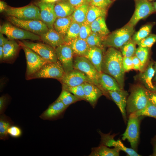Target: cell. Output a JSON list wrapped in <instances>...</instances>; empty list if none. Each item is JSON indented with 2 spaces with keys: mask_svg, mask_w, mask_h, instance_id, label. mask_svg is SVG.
Masks as SVG:
<instances>
[{
  "mask_svg": "<svg viewBox=\"0 0 156 156\" xmlns=\"http://www.w3.org/2000/svg\"><path fill=\"white\" fill-rule=\"evenodd\" d=\"M7 19L13 25L40 36L49 29L47 25L40 20H21L9 16Z\"/></svg>",
  "mask_w": 156,
  "mask_h": 156,
  "instance_id": "cell-9",
  "label": "cell"
},
{
  "mask_svg": "<svg viewBox=\"0 0 156 156\" xmlns=\"http://www.w3.org/2000/svg\"><path fill=\"white\" fill-rule=\"evenodd\" d=\"M132 58L133 65V69L138 70L141 72L144 70L145 66L142 63L140 60L135 55Z\"/></svg>",
  "mask_w": 156,
  "mask_h": 156,
  "instance_id": "cell-47",
  "label": "cell"
},
{
  "mask_svg": "<svg viewBox=\"0 0 156 156\" xmlns=\"http://www.w3.org/2000/svg\"><path fill=\"white\" fill-rule=\"evenodd\" d=\"M101 136V140L100 144L109 147L113 146L116 147L117 144V141L114 140V137L116 134H110L111 132L108 133H104L99 130L98 131Z\"/></svg>",
  "mask_w": 156,
  "mask_h": 156,
  "instance_id": "cell-37",
  "label": "cell"
},
{
  "mask_svg": "<svg viewBox=\"0 0 156 156\" xmlns=\"http://www.w3.org/2000/svg\"><path fill=\"white\" fill-rule=\"evenodd\" d=\"M153 5L154 7L155 10L156 11V1L154 2L153 3Z\"/></svg>",
  "mask_w": 156,
  "mask_h": 156,
  "instance_id": "cell-57",
  "label": "cell"
},
{
  "mask_svg": "<svg viewBox=\"0 0 156 156\" xmlns=\"http://www.w3.org/2000/svg\"><path fill=\"white\" fill-rule=\"evenodd\" d=\"M3 34L0 33V46H3L8 41V40L5 37Z\"/></svg>",
  "mask_w": 156,
  "mask_h": 156,
  "instance_id": "cell-51",
  "label": "cell"
},
{
  "mask_svg": "<svg viewBox=\"0 0 156 156\" xmlns=\"http://www.w3.org/2000/svg\"><path fill=\"white\" fill-rule=\"evenodd\" d=\"M154 64L153 62H150L146 69L139 74L138 77L146 89L152 91H156V89L152 81L155 75Z\"/></svg>",
  "mask_w": 156,
  "mask_h": 156,
  "instance_id": "cell-20",
  "label": "cell"
},
{
  "mask_svg": "<svg viewBox=\"0 0 156 156\" xmlns=\"http://www.w3.org/2000/svg\"><path fill=\"white\" fill-rule=\"evenodd\" d=\"M74 69L84 74L95 85L99 87L98 80L100 73L86 58L83 56H76L73 59Z\"/></svg>",
  "mask_w": 156,
  "mask_h": 156,
  "instance_id": "cell-10",
  "label": "cell"
},
{
  "mask_svg": "<svg viewBox=\"0 0 156 156\" xmlns=\"http://www.w3.org/2000/svg\"><path fill=\"white\" fill-rule=\"evenodd\" d=\"M149 1H154V0H148Z\"/></svg>",
  "mask_w": 156,
  "mask_h": 156,
  "instance_id": "cell-60",
  "label": "cell"
},
{
  "mask_svg": "<svg viewBox=\"0 0 156 156\" xmlns=\"http://www.w3.org/2000/svg\"><path fill=\"white\" fill-rule=\"evenodd\" d=\"M92 32L90 25L86 22L82 23L80 28L78 38L86 40Z\"/></svg>",
  "mask_w": 156,
  "mask_h": 156,
  "instance_id": "cell-42",
  "label": "cell"
},
{
  "mask_svg": "<svg viewBox=\"0 0 156 156\" xmlns=\"http://www.w3.org/2000/svg\"></svg>",
  "mask_w": 156,
  "mask_h": 156,
  "instance_id": "cell-61",
  "label": "cell"
},
{
  "mask_svg": "<svg viewBox=\"0 0 156 156\" xmlns=\"http://www.w3.org/2000/svg\"><path fill=\"white\" fill-rule=\"evenodd\" d=\"M154 24L149 23L142 26L133 35L132 39L136 44L145 38L150 34Z\"/></svg>",
  "mask_w": 156,
  "mask_h": 156,
  "instance_id": "cell-35",
  "label": "cell"
},
{
  "mask_svg": "<svg viewBox=\"0 0 156 156\" xmlns=\"http://www.w3.org/2000/svg\"><path fill=\"white\" fill-rule=\"evenodd\" d=\"M99 87L103 94L109 91H119L121 90L116 80L111 76L102 72L100 73L98 80Z\"/></svg>",
  "mask_w": 156,
  "mask_h": 156,
  "instance_id": "cell-18",
  "label": "cell"
},
{
  "mask_svg": "<svg viewBox=\"0 0 156 156\" xmlns=\"http://www.w3.org/2000/svg\"><path fill=\"white\" fill-rule=\"evenodd\" d=\"M40 36L41 40L55 49L66 43L64 37L54 28L49 29L46 32Z\"/></svg>",
  "mask_w": 156,
  "mask_h": 156,
  "instance_id": "cell-21",
  "label": "cell"
},
{
  "mask_svg": "<svg viewBox=\"0 0 156 156\" xmlns=\"http://www.w3.org/2000/svg\"><path fill=\"white\" fill-rule=\"evenodd\" d=\"M72 21L70 16L65 17L57 18L54 23L53 28L64 37Z\"/></svg>",
  "mask_w": 156,
  "mask_h": 156,
  "instance_id": "cell-28",
  "label": "cell"
},
{
  "mask_svg": "<svg viewBox=\"0 0 156 156\" xmlns=\"http://www.w3.org/2000/svg\"><path fill=\"white\" fill-rule=\"evenodd\" d=\"M103 51L97 47H90L83 56L92 63L100 73L102 72L101 67L103 58Z\"/></svg>",
  "mask_w": 156,
  "mask_h": 156,
  "instance_id": "cell-23",
  "label": "cell"
},
{
  "mask_svg": "<svg viewBox=\"0 0 156 156\" xmlns=\"http://www.w3.org/2000/svg\"><path fill=\"white\" fill-rule=\"evenodd\" d=\"M152 144L153 146V153L151 155L156 156V135L152 139Z\"/></svg>",
  "mask_w": 156,
  "mask_h": 156,
  "instance_id": "cell-52",
  "label": "cell"
},
{
  "mask_svg": "<svg viewBox=\"0 0 156 156\" xmlns=\"http://www.w3.org/2000/svg\"><path fill=\"white\" fill-rule=\"evenodd\" d=\"M136 42L131 38L120 48L123 57H132L135 55L136 48Z\"/></svg>",
  "mask_w": 156,
  "mask_h": 156,
  "instance_id": "cell-36",
  "label": "cell"
},
{
  "mask_svg": "<svg viewBox=\"0 0 156 156\" xmlns=\"http://www.w3.org/2000/svg\"><path fill=\"white\" fill-rule=\"evenodd\" d=\"M8 99L6 95H3L0 97V114H3L6 108Z\"/></svg>",
  "mask_w": 156,
  "mask_h": 156,
  "instance_id": "cell-49",
  "label": "cell"
},
{
  "mask_svg": "<svg viewBox=\"0 0 156 156\" xmlns=\"http://www.w3.org/2000/svg\"><path fill=\"white\" fill-rule=\"evenodd\" d=\"M10 118L4 114L0 116V139L5 140L9 138L8 131L10 127L13 125Z\"/></svg>",
  "mask_w": 156,
  "mask_h": 156,
  "instance_id": "cell-31",
  "label": "cell"
},
{
  "mask_svg": "<svg viewBox=\"0 0 156 156\" xmlns=\"http://www.w3.org/2000/svg\"><path fill=\"white\" fill-rule=\"evenodd\" d=\"M86 40L89 47H96L103 50V39L97 34L92 32Z\"/></svg>",
  "mask_w": 156,
  "mask_h": 156,
  "instance_id": "cell-39",
  "label": "cell"
},
{
  "mask_svg": "<svg viewBox=\"0 0 156 156\" xmlns=\"http://www.w3.org/2000/svg\"><path fill=\"white\" fill-rule=\"evenodd\" d=\"M120 150L116 147L112 148L100 144L99 146L92 148L90 156H118Z\"/></svg>",
  "mask_w": 156,
  "mask_h": 156,
  "instance_id": "cell-26",
  "label": "cell"
},
{
  "mask_svg": "<svg viewBox=\"0 0 156 156\" xmlns=\"http://www.w3.org/2000/svg\"><path fill=\"white\" fill-rule=\"evenodd\" d=\"M89 5L85 4L75 9L70 16L72 21L80 24L86 22Z\"/></svg>",
  "mask_w": 156,
  "mask_h": 156,
  "instance_id": "cell-30",
  "label": "cell"
},
{
  "mask_svg": "<svg viewBox=\"0 0 156 156\" xmlns=\"http://www.w3.org/2000/svg\"><path fill=\"white\" fill-rule=\"evenodd\" d=\"M55 50L57 60L61 63L65 73L73 70L74 54L69 44L64 43L57 47Z\"/></svg>",
  "mask_w": 156,
  "mask_h": 156,
  "instance_id": "cell-13",
  "label": "cell"
},
{
  "mask_svg": "<svg viewBox=\"0 0 156 156\" xmlns=\"http://www.w3.org/2000/svg\"><path fill=\"white\" fill-rule=\"evenodd\" d=\"M19 42L49 62H55L58 60L55 49L47 44L26 41Z\"/></svg>",
  "mask_w": 156,
  "mask_h": 156,
  "instance_id": "cell-11",
  "label": "cell"
},
{
  "mask_svg": "<svg viewBox=\"0 0 156 156\" xmlns=\"http://www.w3.org/2000/svg\"><path fill=\"white\" fill-rule=\"evenodd\" d=\"M85 100L94 108L99 99L103 94L102 90L97 86L89 83H83Z\"/></svg>",
  "mask_w": 156,
  "mask_h": 156,
  "instance_id": "cell-19",
  "label": "cell"
},
{
  "mask_svg": "<svg viewBox=\"0 0 156 156\" xmlns=\"http://www.w3.org/2000/svg\"><path fill=\"white\" fill-rule=\"evenodd\" d=\"M145 93L148 100L156 107V91H152L145 88Z\"/></svg>",
  "mask_w": 156,
  "mask_h": 156,
  "instance_id": "cell-48",
  "label": "cell"
},
{
  "mask_svg": "<svg viewBox=\"0 0 156 156\" xmlns=\"http://www.w3.org/2000/svg\"><path fill=\"white\" fill-rule=\"evenodd\" d=\"M107 94L118 107L123 120L126 123L127 120L126 107L128 92L123 89L119 91H109Z\"/></svg>",
  "mask_w": 156,
  "mask_h": 156,
  "instance_id": "cell-17",
  "label": "cell"
},
{
  "mask_svg": "<svg viewBox=\"0 0 156 156\" xmlns=\"http://www.w3.org/2000/svg\"><path fill=\"white\" fill-rule=\"evenodd\" d=\"M8 133L11 137L14 138H18L21 136L22 131L20 127L13 125L9 128Z\"/></svg>",
  "mask_w": 156,
  "mask_h": 156,
  "instance_id": "cell-44",
  "label": "cell"
},
{
  "mask_svg": "<svg viewBox=\"0 0 156 156\" xmlns=\"http://www.w3.org/2000/svg\"></svg>",
  "mask_w": 156,
  "mask_h": 156,
  "instance_id": "cell-62",
  "label": "cell"
},
{
  "mask_svg": "<svg viewBox=\"0 0 156 156\" xmlns=\"http://www.w3.org/2000/svg\"><path fill=\"white\" fill-rule=\"evenodd\" d=\"M135 9L128 23L134 26L141 20L155 12L153 3L148 0H135Z\"/></svg>",
  "mask_w": 156,
  "mask_h": 156,
  "instance_id": "cell-12",
  "label": "cell"
},
{
  "mask_svg": "<svg viewBox=\"0 0 156 156\" xmlns=\"http://www.w3.org/2000/svg\"><path fill=\"white\" fill-rule=\"evenodd\" d=\"M59 81L62 84L70 86H78L85 83L94 84L84 74L75 69L65 73Z\"/></svg>",
  "mask_w": 156,
  "mask_h": 156,
  "instance_id": "cell-14",
  "label": "cell"
},
{
  "mask_svg": "<svg viewBox=\"0 0 156 156\" xmlns=\"http://www.w3.org/2000/svg\"><path fill=\"white\" fill-rule=\"evenodd\" d=\"M107 9L89 4L87 13L86 23L90 25L94 21L101 17H105Z\"/></svg>",
  "mask_w": 156,
  "mask_h": 156,
  "instance_id": "cell-29",
  "label": "cell"
},
{
  "mask_svg": "<svg viewBox=\"0 0 156 156\" xmlns=\"http://www.w3.org/2000/svg\"><path fill=\"white\" fill-rule=\"evenodd\" d=\"M61 0H41L40 1L47 3H55Z\"/></svg>",
  "mask_w": 156,
  "mask_h": 156,
  "instance_id": "cell-55",
  "label": "cell"
},
{
  "mask_svg": "<svg viewBox=\"0 0 156 156\" xmlns=\"http://www.w3.org/2000/svg\"><path fill=\"white\" fill-rule=\"evenodd\" d=\"M87 2L89 4L90 3V2H91L92 0H86Z\"/></svg>",
  "mask_w": 156,
  "mask_h": 156,
  "instance_id": "cell-58",
  "label": "cell"
},
{
  "mask_svg": "<svg viewBox=\"0 0 156 156\" xmlns=\"http://www.w3.org/2000/svg\"><path fill=\"white\" fill-rule=\"evenodd\" d=\"M150 48L138 47L136 49L135 55L145 66L148 59Z\"/></svg>",
  "mask_w": 156,
  "mask_h": 156,
  "instance_id": "cell-40",
  "label": "cell"
},
{
  "mask_svg": "<svg viewBox=\"0 0 156 156\" xmlns=\"http://www.w3.org/2000/svg\"><path fill=\"white\" fill-rule=\"evenodd\" d=\"M127 126L124 133L122 135L123 140H127L132 148L137 150L140 139V117L129 115Z\"/></svg>",
  "mask_w": 156,
  "mask_h": 156,
  "instance_id": "cell-5",
  "label": "cell"
},
{
  "mask_svg": "<svg viewBox=\"0 0 156 156\" xmlns=\"http://www.w3.org/2000/svg\"><path fill=\"white\" fill-rule=\"evenodd\" d=\"M156 42V34H150L145 38L136 43L138 47L151 48Z\"/></svg>",
  "mask_w": 156,
  "mask_h": 156,
  "instance_id": "cell-41",
  "label": "cell"
},
{
  "mask_svg": "<svg viewBox=\"0 0 156 156\" xmlns=\"http://www.w3.org/2000/svg\"><path fill=\"white\" fill-rule=\"evenodd\" d=\"M57 99L62 102L67 107L71 104L81 100L72 94L62 89Z\"/></svg>",
  "mask_w": 156,
  "mask_h": 156,
  "instance_id": "cell-34",
  "label": "cell"
},
{
  "mask_svg": "<svg viewBox=\"0 0 156 156\" xmlns=\"http://www.w3.org/2000/svg\"><path fill=\"white\" fill-rule=\"evenodd\" d=\"M112 2L111 0H92L89 4L107 9Z\"/></svg>",
  "mask_w": 156,
  "mask_h": 156,
  "instance_id": "cell-45",
  "label": "cell"
},
{
  "mask_svg": "<svg viewBox=\"0 0 156 156\" xmlns=\"http://www.w3.org/2000/svg\"><path fill=\"white\" fill-rule=\"evenodd\" d=\"M81 24L72 21L66 35L64 37L66 43H68L73 40L79 37Z\"/></svg>",
  "mask_w": 156,
  "mask_h": 156,
  "instance_id": "cell-33",
  "label": "cell"
},
{
  "mask_svg": "<svg viewBox=\"0 0 156 156\" xmlns=\"http://www.w3.org/2000/svg\"><path fill=\"white\" fill-rule=\"evenodd\" d=\"M129 115L137 117L147 116L156 119V107L148 100L144 108Z\"/></svg>",
  "mask_w": 156,
  "mask_h": 156,
  "instance_id": "cell-32",
  "label": "cell"
},
{
  "mask_svg": "<svg viewBox=\"0 0 156 156\" xmlns=\"http://www.w3.org/2000/svg\"><path fill=\"white\" fill-rule=\"evenodd\" d=\"M55 4L41 1L37 3V6L40 10L41 20L49 29L53 28L54 23L57 18L54 10Z\"/></svg>",
  "mask_w": 156,
  "mask_h": 156,
  "instance_id": "cell-15",
  "label": "cell"
},
{
  "mask_svg": "<svg viewBox=\"0 0 156 156\" xmlns=\"http://www.w3.org/2000/svg\"><path fill=\"white\" fill-rule=\"evenodd\" d=\"M154 68L155 71V76L153 78V81H156V62H154Z\"/></svg>",
  "mask_w": 156,
  "mask_h": 156,
  "instance_id": "cell-56",
  "label": "cell"
},
{
  "mask_svg": "<svg viewBox=\"0 0 156 156\" xmlns=\"http://www.w3.org/2000/svg\"><path fill=\"white\" fill-rule=\"evenodd\" d=\"M68 44L76 56H83L89 48L86 40L79 38L73 40Z\"/></svg>",
  "mask_w": 156,
  "mask_h": 156,
  "instance_id": "cell-27",
  "label": "cell"
},
{
  "mask_svg": "<svg viewBox=\"0 0 156 156\" xmlns=\"http://www.w3.org/2000/svg\"><path fill=\"white\" fill-rule=\"evenodd\" d=\"M19 43L24 51L26 58L27 68L25 77L27 79L44 65L50 62L19 42Z\"/></svg>",
  "mask_w": 156,
  "mask_h": 156,
  "instance_id": "cell-7",
  "label": "cell"
},
{
  "mask_svg": "<svg viewBox=\"0 0 156 156\" xmlns=\"http://www.w3.org/2000/svg\"><path fill=\"white\" fill-rule=\"evenodd\" d=\"M65 73L63 68L58 60L55 62H50L43 66L36 72L27 80L39 78H53L60 81Z\"/></svg>",
  "mask_w": 156,
  "mask_h": 156,
  "instance_id": "cell-8",
  "label": "cell"
},
{
  "mask_svg": "<svg viewBox=\"0 0 156 156\" xmlns=\"http://www.w3.org/2000/svg\"><path fill=\"white\" fill-rule=\"evenodd\" d=\"M122 63L125 72L133 69V65L132 57H123Z\"/></svg>",
  "mask_w": 156,
  "mask_h": 156,
  "instance_id": "cell-46",
  "label": "cell"
},
{
  "mask_svg": "<svg viewBox=\"0 0 156 156\" xmlns=\"http://www.w3.org/2000/svg\"><path fill=\"white\" fill-rule=\"evenodd\" d=\"M134 31V26L128 23L106 36L102 44L105 47L121 48L131 38Z\"/></svg>",
  "mask_w": 156,
  "mask_h": 156,
  "instance_id": "cell-2",
  "label": "cell"
},
{
  "mask_svg": "<svg viewBox=\"0 0 156 156\" xmlns=\"http://www.w3.org/2000/svg\"><path fill=\"white\" fill-rule=\"evenodd\" d=\"M83 84L74 86H70L62 84V89L70 92L81 100H85Z\"/></svg>",
  "mask_w": 156,
  "mask_h": 156,
  "instance_id": "cell-38",
  "label": "cell"
},
{
  "mask_svg": "<svg viewBox=\"0 0 156 156\" xmlns=\"http://www.w3.org/2000/svg\"><path fill=\"white\" fill-rule=\"evenodd\" d=\"M4 12L8 16L21 20H41L39 8L33 4L19 8L8 6Z\"/></svg>",
  "mask_w": 156,
  "mask_h": 156,
  "instance_id": "cell-4",
  "label": "cell"
},
{
  "mask_svg": "<svg viewBox=\"0 0 156 156\" xmlns=\"http://www.w3.org/2000/svg\"><path fill=\"white\" fill-rule=\"evenodd\" d=\"M67 108L62 102L56 99L49 106L40 117L43 120L57 119L64 113Z\"/></svg>",
  "mask_w": 156,
  "mask_h": 156,
  "instance_id": "cell-16",
  "label": "cell"
},
{
  "mask_svg": "<svg viewBox=\"0 0 156 156\" xmlns=\"http://www.w3.org/2000/svg\"><path fill=\"white\" fill-rule=\"evenodd\" d=\"M8 7V6L5 2L2 1H0V12L1 13L4 12Z\"/></svg>",
  "mask_w": 156,
  "mask_h": 156,
  "instance_id": "cell-53",
  "label": "cell"
},
{
  "mask_svg": "<svg viewBox=\"0 0 156 156\" xmlns=\"http://www.w3.org/2000/svg\"><path fill=\"white\" fill-rule=\"evenodd\" d=\"M75 9L67 2L61 0L55 3L54 10L57 18H63L71 16Z\"/></svg>",
  "mask_w": 156,
  "mask_h": 156,
  "instance_id": "cell-25",
  "label": "cell"
},
{
  "mask_svg": "<svg viewBox=\"0 0 156 156\" xmlns=\"http://www.w3.org/2000/svg\"><path fill=\"white\" fill-rule=\"evenodd\" d=\"M123 56L115 48L109 47L103 56L102 72L114 78L121 89L124 85L125 73L122 63Z\"/></svg>",
  "mask_w": 156,
  "mask_h": 156,
  "instance_id": "cell-1",
  "label": "cell"
},
{
  "mask_svg": "<svg viewBox=\"0 0 156 156\" xmlns=\"http://www.w3.org/2000/svg\"><path fill=\"white\" fill-rule=\"evenodd\" d=\"M117 141V144L116 148L119 149L127 154L130 156H140V155L138 154L134 149L126 147L123 144L121 140H118Z\"/></svg>",
  "mask_w": 156,
  "mask_h": 156,
  "instance_id": "cell-43",
  "label": "cell"
},
{
  "mask_svg": "<svg viewBox=\"0 0 156 156\" xmlns=\"http://www.w3.org/2000/svg\"><path fill=\"white\" fill-rule=\"evenodd\" d=\"M148 101L145 88L140 85L134 86L127 99L126 111L128 116L144 108Z\"/></svg>",
  "mask_w": 156,
  "mask_h": 156,
  "instance_id": "cell-3",
  "label": "cell"
},
{
  "mask_svg": "<svg viewBox=\"0 0 156 156\" xmlns=\"http://www.w3.org/2000/svg\"><path fill=\"white\" fill-rule=\"evenodd\" d=\"M3 47L2 46H0V60L1 63L3 62Z\"/></svg>",
  "mask_w": 156,
  "mask_h": 156,
  "instance_id": "cell-54",
  "label": "cell"
},
{
  "mask_svg": "<svg viewBox=\"0 0 156 156\" xmlns=\"http://www.w3.org/2000/svg\"><path fill=\"white\" fill-rule=\"evenodd\" d=\"M20 45L14 40H10L3 46V62L12 63L14 62L18 53Z\"/></svg>",
  "mask_w": 156,
  "mask_h": 156,
  "instance_id": "cell-22",
  "label": "cell"
},
{
  "mask_svg": "<svg viewBox=\"0 0 156 156\" xmlns=\"http://www.w3.org/2000/svg\"><path fill=\"white\" fill-rule=\"evenodd\" d=\"M154 85V86H155V88L156 89V83L155 85Z\"/></svg>",
  "mask_w": 156,
  "mask_h": 156,
  "instance_id": "cell-59",
  "label": "cell"
},
{
  "mask_svg": "<svg viewBox=\"0 0 156 156\" xmlns=\"http://www.w3.org/2000/svg\"><path fill=\"white\" fill-rule=\"evenodd\" d=\"M105 17H99L90 25L92 32L100 36L102 38L103 40L109 33L106 24Z\"/></svg>",
  "mask_w": 156,
  "mask_h": 156,
  "instance_id": "cell-24",
  "label": "cell"
},
{
  "mask_svg": "<svg viewBox=\"0 0 156 156\" xmlns=\"http://www.w3.org/2000/svg\"><path fill=\"white\" fill-rule=\"evenodd\" d=\"M66 1L71 5L75 9L78 7L86 3H88L86 0H63Z\"/></svg>",
  "mask_w": 156,
  "mask_h": 156,
  "instance_id": "cell-50",
  "label": "cell"
},
{
  "mask_svg": "<svg viewBox=\"0 0 156 156\" xmlns=\"http://www.w3.org/2000/svg\"><path fill=\"white\" fill-rule=\"evenodd\" d=\"M0 32L11 40H41L40 36L19 28L10 23H5L1 26Z\"/></svg>",
  "mask_w": 156,
  "mask_h": 156,
  "instance_id": "cell-6",
  "label": "cell"
}]
</instances>
